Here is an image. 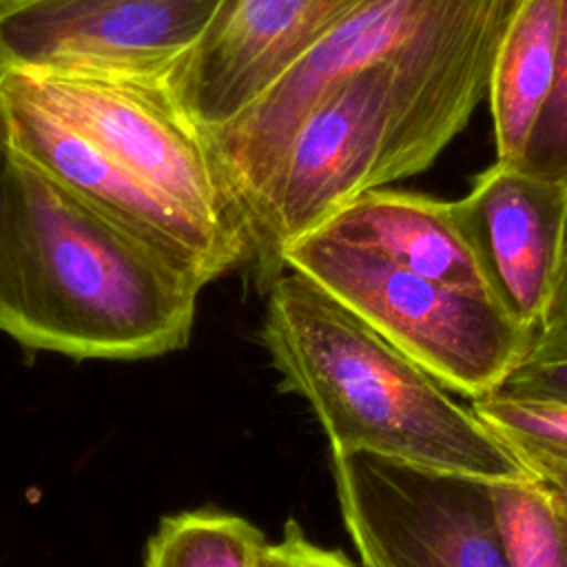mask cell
Here are the masks:
<instances>
[{
    "label": "cell",
    "mask_w": 567,
    "mask_h": 567,
    "mask_svg": "<svg viewBox=\"0 0 567 567\" xmlns=\"http://www.w3.org/2000/svg\"><path fill=\"white\" fill-rule=\"evenodd\" d=\"M514 0H452L405 42L334 84L306 115L248 215L259 292L284 255L368 190L425 171L487 95Z\"/></svg>",
    "instance_id": "cell-1"
},
{
    "label": "cell",
    "mask_w": 567,
    "mask_h": 567,
    "mask_svg": "<svg viewBox=\"0 0 567 567\" xmlns=\"http://www.w3.org/2000/svg\"><path fill=\"white\" fill-rule=\"evenodd\" d=\"M563 0H514L489 73L496 162L514 166L551 89Z\"/></svg>",
    "instance_id": "cell-13"
},
{
    "label": "cell",
    "mask_w": 567,
    "mask_h": 567,
    "mask_svg": "<svg viewBox=\"0 0 567 567\" xmlns=\"http://www.w3.org/2000/svg\"><path fill=\"white\" fill-rule=\"evenodd\" d=\"M323 230L388 261L467 290H487L456 202L374 188L348 204Z\"/></svg>",
    "instance_id": "cell-12"
},
{
    "label": "cell",
    "mask_w": 567,
    "mask_h": 567,
    "mask_svg": "<svg viewBox=\"0 0 567 567\" xmlns=\"http://www.w3.org/2000/svg\"><path fill=\"white\" fill-rule=\"evenodd\" d=\"M11 73L33 100L84 133L126 173L250 250L244 213L206 133L166 78Z\"/></svg>",
    "instance_id": "cell-5"
},
{
    "label": "cell",
    "mask_w": 567,
    "mask_h": 567,
    "mask_svg": "<svg viewBox=\"0 0 567 567\" xmlns=\"http://www.w3.org/2000/svg\"><path fill=\"white\" fill-rule=\"evenodd\" d=\"M361 567H509L492 481L377 454H332Z\"/></svg>",
    "instance_id": "cell-6"
},
{
    "label": "cell",
    "mask_w": 567,
    "mask_h": 567,
    "mask_svg": "<svg viewBox=\"0 0 567 567\" xmlns=\"http://www.w3.org/2000/svg\"><path fill=\"white\" fill-rule=\"evenodd\" d=\"M454 202L487 292L516 321L540 330L565 252L567 186L494 162Z\"/></svg>",
    "instance_id": "cell-11"
},
{
    "label": "cell",
    "mask_w": 567,
    "mask_h": 567,
    "mask_svg": "<svg viewBox=\"0 0 567 567\" xmlns=\"http://www.w3.org/2000/svg\"><path fill=\"white\" fill-rule=\"evenodd\" d=\"M492 492L509 567H567V487L525 478Z\"/></svg>",
    "instance_id": "cell-15"
},
{
    "label": "cell",
    "mask_w": 567,
    "mask_h": 567,
    "mask_svg": "<svg viewBox=\"0 0 567 567\" xmlns=\"http://www.w3.org/2000/svg\"><path fill=\"white\" fill-rule=\"evenodd\" d=\"M470 408L536 478L567 487V403L487 394Z\"/></svg>",
    "instance_id": "cell-16"
},
{
    "label": "cell",
    "mask_w": 567,
    "mask_h": 567,
    "mask_svg": "<svg viewBox=\"0 0 567 567\" xmlns=\"http://www.w3.org/2000/svg\"><path fill=\"white\" fill-rule=\"evenodd\" d=\"M219 0H0V69L168 78Z\"/></svg>",
    "instance_id": "cell-7"
},
{
    "label": "cell",
    "mask_w": 567,
    "mask_h": 567,
    "mask_svg": "<svg viewBox=\"0 0 567 567\" xmlns=\"http://www.w3.org/2000/svg\"><path fill=\"white\" fill-rule=\"evenodd\" d=\"M204 284L0 153V332L31 352L140 361L188 346Z\"/></svg>",
    "instance_id": "cell-2"
},
{
    "label": "cell",
    "mask_w": 567,
    "mask_h": 567,
    "mask_svg": "<svg viewBox=\"0 0 567 567\" xmlns=\"http://www.w3.org/2000/svg\"><path fill=\"white\" fill-rule=\"evenodd\" d=\"M365 2L219 0L204 35L166 82L204 131L219 128Z\"/></svg>",
    "instance_id": "cell-10"
},
{
    "label": "cell",
    "mask_w": 567,
    "mask_h": 567,
    "mask_svg": "<svg viewBox=\"0 0 567 567\" xmlns=\"http://www.w3.org/2000/svg\"><path fill=\"white\" fill-rule=\"evenodd\" d=\"M512 168L529 177L567 186V0H563L556 75Z\"/></svg>",
    "instance_id": "cell-17"
},
{
    "label": "cell",
    "mask_w": 567,
    "mask_h": 567,
    "mask_svg": "<svg viewBox=\"0 0 567 567\" xmlns=\"http://www.w3.org/2000/svg\"><path fill=\"white\" fill-rule=\"evenodd\" d=\"M4 146L78 199L146 241L204 286L248 261L244 246L153 190L51 113L11 71L0 80Z\"/></svg>",
    "instance_id": "cell-8"
},
{
    "label": "cell",
    "mask_w": 567,
    "mask_h": 567,
    "mask_svg": "<svg viewBox=\"0 0 567 567\" xmlns=\"http://www.w3.org/2000/svg\"><path fill=\"white\" fill-rule=\"evenodd\" d=\"M266 536L248 518L204 507L164 518L144 567H259Z\"/></svg>",
    "instance_id": "cell-14"
},
{
    "label": "cell",
    "mask_w": 567,
    "mask_h": 567,
    "mask_svg": "<svg viewBox=\"0 0 567 567\" xmlns=\"http://www.w3.org/2000/svg\"><path fill=\"white\" fill-rule=\"evenodd\" d=\"M259 567H357L343 551L312 543L297 520H288L277 543H266Z\"/></svg>",
    "instance_id": "cell-19"
},
{
    "label": "cell",
    "mask_w": 567,
    "mask_h": 567,
    "mask_svg": "<svg viewBox=\"0 0 567 567\" xmlns=\"http://www.w3.org/2000/svg\"><path fill=\"white\" fill-rule=\"evenodd\" d=\"M540 330H567V239H565V252H563L558 284H556L554 297L549 301V308L545 312Z\"/></svg>",
    "instance_id": "cell-20"
},
{
    "label": "cell",
    "mask_w": 567,
    "mask_h": 567,
    "mask_svg": "<svg viewBox=\"0 0 567 567\" xmlns=\"http://www.w3.org/2000/svg\"><path fill=\"white\" fill-rule=\"evenodd\" d=\"M279 390L306 399L332 454H377L485 481L536 478L414 359L312 279L286 270L259 332Z\"/></svg>",
    "instance_id": "cell-3"
},
{
    "label": "cell",
    "mask_w": 567,
    "mask_h": 567,
    "mask_svg": "<svg viewBox=\"0 0 567 567\" xmlns=\"http://www.w3.org/2000/svg\"><path fill=\"white\" fill-rule=\"evenodd\" d=\"M0 80H2V69H0ZM0 153H2V131H0Z\"/></svg>",
    "instance_id": "cell-21"
},
{
    "label": "cell",
    "mask_w": 567,
    "mask_h": 567,
    "mask_svg": "<svg viewBox=\"0 0 567 567\" xmlns=\"http://www.w3.org/2000/svg\"><path fill=\"white\" fill-rule=\"evenodd\" d=\"M492 394L567 403V330H538L523 359Z\"/></svg>",
    "instance_id": "cell-18"
},
{
    "label": "cell",
    "mask_w": 567,
    "mask_h": 567,
    "mask_svg": "<svg viewBox=\"0 0 567 567\" xmlns=\"http://www.w3.org/2000/svg\"><path fill=\"white\" fill-rule=\"evenodd\" d=\"M452 0H370L299 58L228 124L204 131L221 177L248 215L286 146L317 102L343 78L385 55Z\"/></svg>",
    "instance_id": "cell-9"
},
{
    "label": "cell",
    "mask_w": 567,
    "mask_h": 567,
    "mask_svg": "<svg viewBox=\"0 0 567 567\" xmlns=\"http://www.w3.org/2000/svg\"><path fill=\"white\" fill-rule=\"evenodd\" d=\"M284 264L472 401L498 390L538 332L516 321L487 290L414 275L323 228L297 239Z\"/></svg>",
    "instance_id": "cell-4"
}]
</instances>
